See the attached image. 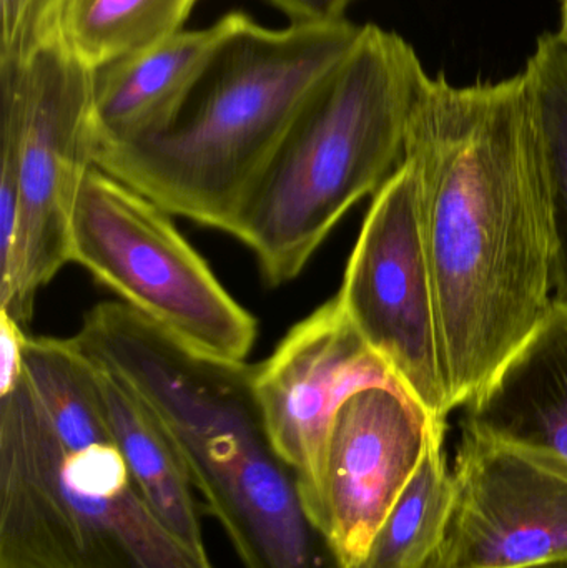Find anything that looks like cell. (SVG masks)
Here are the masks:
<instances>
[{
    "instance_id": "obj_1",
    "label": "cell",
    "mask_w": 567,
    "mask_h": 568,
    "mask_svg": "<svg viewBox=\"0 0 567 568\" xmlns=\"http://www.w3.org/2000/svg\"><path fill=\"white\" fill-rule=\"evenodd\" d=\"M405 159L418 179L452 409L468 406L555 300L541 150L525 73L419 80Z\"/></svg>"
},
{
    "instance_id": "obj_2",
    "label": "cell",
    "mask_w": 567,
    "mask_h": 568,
    "mask_svg": "<svg viewBox=\"0 0 567 568\" xmlns=\"http://www.w3.org/2000/svg\"><path fill=\"white\" fill-rule=\"evenodd\" d=\"M360 30L348 19L270 29L230 12L169 125L97 150L95 165L170 215L232 235L290 126Z\"/></svg>"
},
{
    "instance_id": "obj_3",
    "label": "cell",
    "mask_w": 567,
    "mask_h": 568,
    "mask_svg": "<svg viewBox=\"0 0 567 568\" xmlns=\"http://www.w3.org/2000/svg\"><path fill=\"white\" fill-rule=\"evenodd\" d=\"M425 72L399 33L365 23L310 97L233 226L270 286L298 278L346 213L399 169Z\"/></svg>"
},
{
    "instance_id": "obj_4",
    "label": "cell",
    "mask_w": 567,
    "mask_h": 568,
    "mask_svg": "<svg viewBox=\"0 0 567 568\" xmlns=\"http://www.w3.org/2000/svg\"><path fill=\"white\" fill-rule=\"evenodd\" d=\"M0 568H215L153 513L113 437L65 443L0 389Z\"/></svg>"
},
{
    "instance_id": "obj_5",
    "label": "cell",
    "mask_w": 567,
    "mask_h": 568,
    "mask_svg": "<svg viewBox=\"0 0 567 568\" xmlns=\"http://www.w3.org/2000/svg\"><path fill=\"white\" fill-rule=\"evenodd\" d=\"M140 396L179 449L203 514L243 568H342L266 437L253 366L183 354L156 367Z\"/></svg>"
},
{
    "instance_id": "obj_6",
    "label": "cell",
    "mask_w": 567,
    "mask_h": 568,
    "mask_svg": "<svg viewBox=\"0 0 567 568\" xmlns=\"http://www.w3.org/2000/svg\"><path fill=\"white\" fill-rule=\"evenodd\" d=\"M93 70L62 40L0 65V314L27 329L36 297L70 263L73 200L95 165Z\"/></svg>"
},
{
    "instance_id": "obj_7",
    "label": "cell",
    "mask_w": 567,
    "mask_h": 568,
    "mask_svg": "<svg viewBox=\"0 0 567 568\" xmlns=\"http://www.w3.org/2000/svg\"><path fill=\"white\" fill-rule=\"evenodd\" d=\"M162 206L90 166L70 215V263L199 353L245 363L256 317L216 278Z\"/></svg>"
},
{
    "instance_id": "obj_8",
    "label": "cell",
    "mask_w": 567,
    "mask_h": 568,
    "mask_svg": "<svg viewBox=\"0 0 567 568\" xmlns=\"http://www.w3.org/2000/svg\"><path fill=\"white\" fill-rule=\"evenodd\" d=\"M336 300L403 393L436 426L452 413L435 286L409 160L373 196Z\"/></svg>"
},
{
    "instance_id": "obj_9",
    "label": "cell",
    "mask_w": 567,
    "mask_h": 568,
    "mask_svg": "<svg viewBox=\"0 0 567 568\" xmlns=\"http://www.w3.org/2000/svg\"><path fill=\"white\" fill-rule=\"evenodd\" d=\"M373 386L403 390L336 296L296 323L275 351L253 366L266 437L295 476L303 506L325 537L323 480L330 433L343 404Z\"/></svg>"
},
{
    "instance_id": "obj_10",
    "label": "cell",
    "mask_w": 567,
    "mask_h": 568,
    "mask_svg": "<svg viewBox=\"0 0 567 568\" xmlns=\"http://www.w3.org/2000/svg\"><path fill=\"white\" fill-rule=\"evenodd\" d=\"M452 513L423 568H531L567 560V459L463 430Z\"/></svg>"
},
{
    "instance_id": "obj_11",
    "label": "cell",
    "mask_w": 567,
    "mask_h": 568,
    "mask_svg": "<svg viewBox=\"0 0 567 568\" xmlns=\"http://www.w3.org/2000/svg\"><path fill=\"white\" fill-rule=\"evenodd\" d=\"M436 424L396 387H365L336 414L325 456V534L356 568L418 469ZM448 427V426H446Z\"/></svg>"
},
{
    "instance_id": "obj_12",
    "label": "cell",
    "mask_w": 567,
    "mask_h": 568,
    "mask_svg": "<svg viewBox=\"0 0 567 568\" xmlns=\"http://www.w3.org/2000/svg\"><path fill=\"white\" fill-rule=\"evenodd\" d=\"M463 430L567 459V301L553 300L535 333L468 404Z\"/></svg>"
},
{
    "instance_id": "obj_13",
    "label": "cell",
    "mask_w": 567,
    "mask_h": 568,
    "mask_svg": "<svg viewBox=\"0 0 567 568\" xmlns=\"http://www.w3.org/2000/svg\"><path fill=\"white\" fill-rule=\"evenodd\" d=\"M229 27L226 13L212 26L180 30L150 49L93 70L95 152L165 129Z\"/></svg>"
},
{
    "instance_id": "obj_14",
    "label": "cell",
    "mask_w": 567,
    "mask_h": 568,
    "mask_svg": "<svg viewBox=\"0 0 567 568\" xmlns=\"http://www.w3.org/2000/svg\"><path fill=\"white\" fill-rule=\"evenodd\" d=\"M90 361L107 426L140 493L183 542L196 552L209 554L203 539L205 514L172 437L152 409L117 374L92 357Z\"/></svg>"
},
{
    "instance_id": "obj_15",
    "label": "cell",
    "mask_w": 567,
    "mask_h": 568,
    "mask_svg": "<svg viewBox=\"0 0 567 568\" xmlns=\"http://www.w3.org/2000/svg\"><path fill=\"white\" fill-rule=\"evenodd\" d=\"M199 0H67L63 45L89 69L150 49L183 30Z\"/></svg>"
},
{
    "instance_id": "obj_16",
    "label": "cell",
    "mask_w": 567,
    "mask_h": 568,
    "mask_svg": "<svg viewBox=\"0 0 567 568\" xmlns=\"http://www.w3.org/2000/svg\"><path fill=\"white\" fill-rule=\"evenodd\" d=\"M448 427H435L425 456L356 568H423L442 539L455 484L445 454Z\"/></svg>"
},
{
    "instance_id": "obj_17",
    "label": "cell",
    "mask_w": 567,
    "mask_h": 568,
    "mask_svg": "<svg viewBox=\"0 0 567 568\" xmlns=\"http://www.w3.org/2000/svg\"><path fill=\"white\" fill-rule=\"evenodd\" d=\"M548 190L555 300L567 301V45L543 33L525 69Z\"/></svg>"
},
{
    "instance_id": "obj_18",
    "label": "cell",
    "mask_w": 567,
    "mask_h": 568,
    "mask_svg": "<svg viewBox=\"0 0 567 568\" xmlns=\"http://www.w3.org/2000/svg\"><path fill=\"white\" fill-rule=\"evenodd\" d=\"M67 0H0V65L19 63L60 39Z\"/></svg>"
},
{
    "instance_id": "obj_19",
    "label": "cell",
    "mask_w": 567,
    "mask_h": 568,
    "mask_svg": "<svg viewBox=\"0 0 567 568\" xmlns=\"http://www.w3.org/2000/svg\"><path fill=\"white\" fill-rule=\"evenodd\" d=\"M293 23L336 22L355 0H263Z\"/></svg>"
},
{
    "instance_id": "obj_20",
    "label": "cell",
    "mask_w": 567,
    "mask_h": 568,
    "mask_svg": "<svg viewBox=\"0 0 567 568\" xmlns=\"http://www.w3.org/2000/svg\"><path fill=\"white\" fill-rule=\"evenodd\" d=\"M556 33L567 45V0H561V27Z\"/></svg>"
},
{
    "instance_id": "obj_21",
    "label": "cell",
    "mask_w": 567,
    "mask_h": 568,
    "mask_svg": "<svg viewBox=\"0 0 567 568\" xmlns=\"http://www.w3.org/2000/svg\"><path fill=\"white\" fill-rule=\"evenodd\" d=\"M531 568H567V560H565V562H555V564H548V566H539V567H531Z\"/></svg>"
}]
</instances>
